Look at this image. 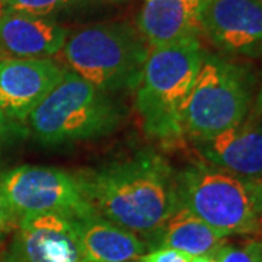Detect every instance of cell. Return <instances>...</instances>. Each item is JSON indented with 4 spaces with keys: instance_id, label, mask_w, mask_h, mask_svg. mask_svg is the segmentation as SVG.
<instances>
[{
    "instance_id": "16",
    "label": "cell",
    "mask_w": 262,
    "mask_h": 262,
    "mask_svg": "<svg viewBox=\"0 0 262 262\" xmlns=\"http://www.w3.org/2000/svg\"><path fill=\"white\" fill-rule=\"evenodd\" d=\"M77 0H6L3 10L28 13L34 16H50L58 10L73 5Z\"/></svg>"
},
{
    "instance_id": "14",
    "label": "cell",
    "mask_w": 262,
    "mask_h": 262,
    "mask_svg": "<svg viewBox=\"0 0 262 262\" xmlns=\"http://www.w3.org/2000/svg\"><path fill=\"white\" fill-rule=\"evenodd\" d=\"M80 242L88 262L139 261L147 245L137 234L114 225L98 213L77 219Z\"/></svg>"
},
{
    "instance_id": "6",
    "label": "cell",
    "mask_w": 262,
    "mask_h": 262,
    "mask_svg": "<svg viewBox=\"0 0 262 262\" xmlns=\"http://www.w3.org/2000/svg\"><path fill=\"white\" fill-rule=\"evenodd\" d=\"M251 91L237 66L204 57L184 114V133L204 141L242 122L249 111Z\"/></svg>"
},
{
    "instance_id": "3",
    "label": "cell",
    "mask_w": 262,
    "mask_h": 262,
    "mask_svg": "<svg viewBox=\"0 0 262 262\" xmlns=\"http://www.w3.org/2000/svg\"><path fill=\"white\" fill-rule=\"evenodd\" d=\"M61 51L75 75L114 92L139 86L150 47L128 24H96L75 31Z\"/></svg>"
},
{
    "instance_id": "28",
    "label": "cell",
    "mask_w": 262,
    "mask_h": 262,
    "mask_svg": "<svg viewBox=\"0 0 262 262\" xmlns=\"http://www.w3.org/2000/svg\"><path fill=\"white\" fill-rule=\"evenodd\" d=\"M261 262H262V259H261Z\"/></svg>"
},
{
    "instance_id": "2",
    "label": "cell",
    "mask_w": 262,
    "mask_h": 262,
    "mask_svg": "<svg viewBox=\"0 0 262 262\" xmlns=\"http://www.w3.org/2000/svg\"><path fill=\"white\" fill-rule=\"evenodd\" d=\"M204 57L198 38L150 48L136 98L149 134L163 140L184 134V114Z\"/></svg>"
},
{
    "instance_id": "19",
    "label": "cell",
    "mask_w": 262,
    "mask_h": 262,
    "mask_svg": "<svg viewBox=\"0 0 262 262\" xmlns=\"http://www.w3.org/2000/svg\"><path fill=\"white\" fill-rule=\"evenodd\" d=\"M16 225H18V219L12 211L6 195L3 192V188L0 185V239H3L9 232H12Z\"/></svg>"
},
{
    "instance_id": "26",
    "label": "cell",
    "mask_w": 262,
    "mask_h": 262,
    "mask_svg": "<svg viewBox=\"0 0 262 262\" xmlns=\"http://www.w3.org/2000/svg\"><path fill=\"white\" fill-rule=\"evenodd\" d=\"M258 2H259V3H261V5H262V0H258Z\"/></svg>"
},
{
    "instance_id": "21",
    "label": "cell",
    "mask_w": 262,
    "mask_h": 262,
    "mask_svg": "<svg viewBox=\"0 0 262 262\" xmlns=\"http://www.w3.org/2000/svg\"><path fill=\"white\" fill-rule=\"evenodd\" d=\"M248 185L251 188V192H252L253 201H255V206L259 215L262 214V177L256 179H251L248 181Z\"/></svg>"
},
{
    "instance_id": "8",
    "label": "cell",
    "mask_w": 262,
    "mask_h": 262,
    "mask_svg": "<svg viewBox=\"0 0 262 262\" xmlns=\"http://www.w3.org/2000/svg\"><path fill=\"white\" fill-rule=\"evenodd\" d=\"M8 262H88L77 219L61 213L19 217Z\"/></svg>"
},
{
    "instance_id": "27",
    "label": "cell",
    "mask_w": 262,
    "mask_h": 262,
    "mask_svg": "<svg viewBox=\"0 0 262 262\" xmlns=\"http://www.w3.org/2000/svg\"><path fill=\"white\" fill-rule=\"evenodd\" d=\"M133 262H139V261H133Z\"/></svg>"
},
{
    "instance_id": "13",
    "label": "cell",
    "mask_w": 262,
    "mask_h": 262,
    "mask_svg": "<svg viewBox=\"0 0 262 262\" xmlns=\"http://www.w3.org/2000/svg\"><path fill=\"white\" fill-rule=\"evenodd\" d=\"M203 0H146L137 18V28L150 48L198 38Z\"/></svg>"
},
{
    "instance_id": "22",
    "label": "cell",
    "mask_w": 262,
    "mask_h": 262,
    "mask_svg": "<svg viewBox=\"0 0 262 262\" xmlns=\"http://www.w3.org/2000/svg\"><path fill=\"white\" fill-rule=\"evenodd\" d=\"M211 259H213V255H206V256H195L191 262H211Z\"/></svg>"
},
{
    "instance_id": "4",
    "label": "cell",
    "mask_w": 262,
    "mask_h": 262,
    "mask_svg": "<svg viewBox=\"0 0 262 262\" xmlns=\"http://www.w3.org/2000/svg\"><path fill=\"white\" fill-rule=\"evenodd\" d=\"M121 118L120 105L106 92L67 72L29 114L28 124L39 143L54 146L106 136L120 125Z\"/></svg>"
},
{
    "instance_id": "1",
    "label": "cell",
    "mask_w": 262,
    "mask_h": 262,
    "mask_svg": "<svg viewBox=\"0 0 262 262\" xmlns=\"http://www.w3.org/2000/svg\"><path fill=\"white\" fill-rule=\"evenodd\" d=\"M79 179L98 214L137 236L156 237L179 207L178 177L153 151L114 162Z\"/></svg>"
},
{
    "instance_id": "12",
    "label": "cell",
    "mask_w": 262,
    "mask_h": 262,
    "mask_svg": "<svg viewBox=\"0 0 262 262\" xmlns=\"http://www.w3.org/2000/svg\"><path fill=\"white\" fill-rule=\"evenodd\" d=\"M67 29L48 16L3 10L0 15V56L48 58L64 46Z\"/></svg>"
},
{
    "instance_id": "15",
    "label": "cell",
    "mask_w": 262,
    "mask_h": 262,
    "mask_svg": "<svg viewBox=\"0 0 262 262\" xmlns=\"http://www.w3.org/2000/svg\"><path fill=\"white\" fill-rule=\"evenodd\" d=\"M225 236L198 219L188 208L179 206L168 222L156 234L158 248H170L189 256H206L213 253L226 242Z\"/></svg>"
},
{
    "instance_id": "10",
    "label": "cell",
    "mask_w": 262,
    "mask_h": 262,
    "mask_svg": "<svg viewBox=\"0 0 262 262\" xmlns=\"http://www.w3.org/2000/svg\"><path fill=\"white\" fill-rule=\"evenodd\" d=\"M203 32L232 54H262V5L258 0H203Z\"/></svg>"
},
{
    "instance_id": "7",
    "label": "cell",
    "mask_w": 262,
    "mask_h": 262,
    "mask_svg": "<svg viewBox=\"0 0 262 262\" xmlns=\"http://www.w3.org/2000/svg\"><path fill=\"white\" fill-rule=\"evenodd\" d=\"M0 185L16 219L39 213L79 219L96 213L79 177L58 168L18 166L0 177Z\"/></svg>"
},
{
    "instance_id": "5",
    "label": "cell",
    "mask_w": 262,
    "mask_h": 262,
    "mask_svg": "<svg viewBox=\"0 0 262 262\" xmlns=\"http://www.w3.org/2000/svg\"><path fill=\"white\" fill-rule=\"evenodd\" d=\"M179 206L222 236L255 234L259 213L246 179L214 165H194L178 177Z\"/></svg>"
},
{
    "instance_id": "24",
    "label": "cell",
    "mask_w": 262,
    "mask_h": 262,
    "mask_svg": "<svg viewBox=\"0 0 262 262\" xmlns=\"http://www.w3.org/2000/svg\"><path fill=\"white\" fill-rule=\"evenodd\" d=\"M259 110L262 113V89H261V95H259Z\"/></svg>"
},
{
    "instance_id": "9",
    "label": "cell",
    "mask_w": 262,
    "mask_h": 262,
    "mask_svg": "<svg viewBox=\"0 0 262 262\" xmlns=\"http://www.w3.org/2000/svg\"><path fill=\"white\" fill-rule=\"evenodd\" d=\"M66 73L50 58H2L0 110L13 121H27Z\"/></svg>"
},
{
    "instance_id": "11",
    "label": "cell",
    "mask_w": 262,
    "mask_h": 262,
    "mask_svg": "<svg viewBox=\"0 0 262 262\" xmlns=\"http://www.w3.org/2000/svg\"><path fill=\"white\" fill-rule=\"evenodd\" d=\"M196 143L203 156L217 168L246 181L262 177V113L246 115L237 125Z\"/></svg>"
},
{
    "instance_id": "20",
    "label": "cell",
    "mask_w": 262,
    "mask_h": 262,
    "mask_svg": "<svg viewBox=\"0 0 262 262\" xmlns=\"http://www.w3.org/2000/svg\"><path fill=\"white\" fill-rule=\"evenodd\" d=\"M20 133L22 131L19 128V122L10 120L9 117L0 110V146L18 137Z\"/></svg>"
},
{
    "instance_id": "18",
    "label": "cell",
    "mask_w": 262,
    "mask_h": 262,
    "mask_svg": "<svg viewBox=\"0 0 262 262\" xmlns=\"http://www.w3.org/2000/svg\"><path fill=\"white\" fill-rule=\"evenodd\" d=\"M192 256L187 253L170 249V248H156L150 252H144L139 258V262H191Z\"/></svg>"
},
{
    "instance_id": "25",
    "label": "cell",
    "mask_w": 262,
    "mask_h": 262,
    "mask_svg": "<svg viewBox=\"0 0 262 262\" xmlns=\"http://www.w3.org/2000/svg\"><path fill=\"white\" fill-rule=\"evenodd\" d=\"M5 2H6V0H2V5H3V3H5Z\"/></svg>"
},
{
    "instance_id": "17",
    "label": "cell",
    "mask_w": 262,
    "mask_h": 262,
    "mask_svg": "<svg viewBox=\"0 0 262 262\" xmlns=\"http://www.w3.org/2000/svg\"><path fill=\"white\" fill-rule=\"evenodd\" d=\"M215 262H261L262 242L249 241L244 245H222L214 253Z\"/></svg>"
},
{
    "instance_id": "23",
    "label": "cell",
    "mask_w": 262,
    "mask_h": 262,
    "mask_svg": "<svg viewBox=\"0 0 262 262\" xmlns=\"http://www.w3.org/2000/svg\"><path fill=\"white\" fill-rule=\"evenodd\" d=\"M258 233L262 234V214L259 215V229H258Z\"/></svg>"
}]
</instances>
